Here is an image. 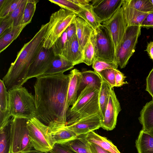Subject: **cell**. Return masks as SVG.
<instances>
[{"label":"cell","instance_id":"cell-1","mask_svg":"<svg viewBox=\"0 0 153 153\" xmlns=\"http://www.w3.org/2000/svg\"><path fill=\"white\" fill-rule=\"evenodd\" d=\"M70 74L42 75L34 85L35 117L48 126L50 132L66 126Z\"/></svg>","mask_w":153,"mask_h":153},{"label":"cell","instance_id":"cell-2","mask_svg":"<svg viewBox=\"0 0 153 153\" xmlns=\"http://www.w3.org/2000/svg\"><path fill=\"white\" fill-rule=\"evenodd\" d=\"M48 25L47 23L42 25L32 38L24 45L15 60L11 63L2 80L7 91L22 86L27 81V76L30 67L43 47Z\"/></svg>","mask_w":153,"mask_h":153},{"label":"cell","instance_id":"cell-3","mask_svg":"<svg viewBox=\"0 0 153 153\" xmlns=\"http://www.w3.org/2000/svg\"><path fill=\"white\" fill-rule=\"evenodd\" d=\"M100 89L95 86L89 85L81 92L74 104L68 110L66 126L91 115L100 114L98 101Z\"/></svg>","mask_w":153,"mask_h":153},{"label":"cell","instance_id":"cell-4","mask_svg":"<svg viewBox=\"0 0 153 153\" xmlns=\"http://www.w3.org/2000/svg\"><path fill=\"white\" fill-rule=\"evenodd\" d=\"M10 112L12 117L29 119L36 115L34 96L20 86L8 91Z\"/></svg>","mask_w":153,"mask_h":153},{"label":"cell","instance_id":"cell-5","mask_svg":"<svg viewBox=\"0 0 153 153\" xmlns=\"http://www.w3.org/2000/svg\"><path fill=\"white\" fill-rule=\"evenodd\" d=\"M76 16L75 14L61 8L53 13L48 22L43 47L47 49L51 48Z\"/></svg>","mask_w":153,"mask_h":153},{"label":"cell","instance_id":"cell-6","mask_svg":"<svg viewBox=\"0 0 153 153\" xmlns=\"http://www.w3.org/2000/svg\"><path fill=\"white\" fill-rule=\"evenodd\" d=\"M27 127L35 150L43 153L50 152L55 143L49 127L35 117L28 119Z\"/></svg>","mask_w":153,"mask_h":153},{"label":"cell","instance_id":"cell-7","mask_svg":"<svg viewBox=\"0 0 153 153\" xmlns=\"http://www.w3.org/2000/svg\"><path fill=\"white\" fill-rule=\"evenodd\" d=\"M90 39L94 48V59H102L117 63L110 34L105 27L102 25L96 31H93Z\"/></svg>","mask_w":153,"mask_h":153},{"label":"cell","instance_id":"cell-8","mask_svg":"<svg viewBox=\"0 0 153 153\" xmlns=\"http://www.w3.org/2000/svg\"><path fill=\"white\" fill-rule=\"evenodd\" d=\"M28 119L12 117L11 123V153H27L33 147L27 127Z\"/></svg>","mask_w":153,"mask_h":153},{"label":"cell","instance_id":"cell-9","mask_svg":"<svg viewBox=\"0 0 153 153\" xmlns=\"http://www.w3.org/2000/svg\"><path fill=\"white\" fill-rule=\"evenodd\" d=\"M102 23V25L109 33L116 57L118 52L123 42L127 28L121 7L111 18Z\"/></svg>","mask_w":153,"mask_h":153},{"label":"cell","instance_id":"cell-10","mask_svg":"<svg viewBox=\"0 0 153 153\" xmlns=\"http://www.w3.org/2000/svg\"><path fill=\"white\" fill-rule=\"evenodd\" d=\"M141 28L140 26L127 27L123 42L116 56L117 64L121 68L126 66L135 52L138 39L141 34Z\"/></svg>","mask_w":153,"mask_h":153},{"label":"cell","instance_id":"cell-11","mask_svg":"<svg viewBox=\"0 0 153 153\" xmlns=\"http://www.w3.org/2000/svg\"><path fill=\"white\" fill-rule=\"evenodd\" d=\"M54 56L52 48L47 49L42 47L30 67L27 81L43 75L50 66Z\"/></svg>","mask_w":153,"mask_h":153},{"label":"cell","instance_id":"cell-12","mask_svg":"<svg viewBox=\"0 0 153 153\" xmlns=\"http://www.w3.org/2000/svg\"><path fill=\"white\" fill-rule=\"evenodd\" d=\"M121 110L120 103L112 88L104 116L102 120L101 127L107 131L113 129L116 126L118 115Z\"/></svg>","mask_w":153,"mask_h":153},{"label":"cell","instance_id":"cell-13","mask_svg":"<svg viewBox=\"0 0 153 153\" xmlns=\"http://www.w3.org/2000/svg\"><path fill=\"white\" fill-rule=\"evenodd\" d=\"M123 0H92L93 10L102 23L111 18L122 5Z\"/></svg>","mask_w":153,"mask_h":153},{"label":"cell","instance_id":"cell-14","mask_svg":"<svg viewBox=\"0 0 153 153\" xmlns=\"http://www.w3.org/2000/svg\"><path fill=\"white\" fill-rule=\"evenodd\" d=\"M102 118L99 114H94L66 126L78 136L85 134L101 127Z\"/></svg>","mask_w":153,"mask_h":153},{"label":"cell","instance_id":"cell-15","mask_svg":"<svg viewBox=\"0 0 153 153\" xmlns=\"http://www.w3.org/2000/svg\"><path fill=\"white\" fill-rule=\"evenodd\" d=\"M61 56L71 62L74 66L82 63L83 51L79 44L76 35L68 40Z\"/></svg>","mask_w":153,"mask_h":153},{"label":"cell","instance_id":"cell-16","mask_svg":"<svg viewBox=\"0 0 153 153\" xmlns=\"http://www.w3.org/2000/svg\"><path fill=\"white\" fill-rule=\"evenodd\" d=\"M127 27L131 26H140L149 13L139 11L130 7L126 0H123L121 6Z\"/></svg>","mask_w":153,"mask_h":153},{"label":"cell","instance_id":"cell-17","mask_svg":"<svg viewBox=\"0 0 153 153\" xmlns=\"http://www.w3.org/2000/svg\"><path fill=\"white\" fill-rule=\"evenodd\" d=\"M74 22L76 29V36L79 44L83 50L90 40L94 30L91 26L81 18L76 16Z\"/></svg>","mask_w":153,"mask_h":153},{"label":"cell","instance_id":"cell-18","mask_svg":"<svg viewBox=\"0 0 153 153\" xmlns=\"http://www.w3.org/2000/svg\"><path fill=\"white\" fill-rule=\"evenodd\" d=\"M11 116L9 110L8 92L3 81L0 80V128L4 126Z\"/></svg>","mask_w":153,"mask_h":153},{"label":"cell","instance_id":"cell-19","mask_svg":"<svg viewBox=\"0 0 153 153\" xmlns=\"http://www.w3.org/2000/svg\"><path fill=\"white\" fill-rule=\"evenodd\" d=\"M70 79L68 89L67 102L68 106L73 105L78 97V92L82 78L81 72L74 69L70 72Z\"/></svg>","mask_w":153,"mask_h":153},{"label":"cell","instance_id":"cell-20","mask_svg":"<svg viewBox=\"0 0 153 153\" xmlns=\"http://www.w3.org/2000/svg\"><path fill=\"white\" fill-rule=\"evenodd\" d=\"M73 64L64 56H55L50 66L43 75H53L63 73L74 67Z\"/></svg>","mask_w":153,"mask_h":153},{"label":"cell","instance_id":"cell-21","mask_svg":"<svg viewBox=\"0 0 153 153\" xmlns=\"http://www.w3.org/2000/svg\"><path fill=\"white\" fill-rule=\"evenodd\" d=\"M27 24L12 27L0 35V53L4 50L19 36Z\"/></svg>","mask_w":153,"mask_h":153},{"label":"cell","instance_id":"cell-22","mask_svg":"<svg viewBox=\"0 0 153 153\" xmlns=\"http://www.w3.org/2000/svg\"><path fill=\"white\" fill-rule=\"evenodd\" d=\"M138 119L142 126V130L148 131L153 129V99L143 107Z\"/></svg>","mask_w":153,"mask_h":153},{"label":"cell","instance_id":"cell-23","mask_svg":"<svg viewBox=\"0 0 153 153\" xmlns=\"http://www.w3.org/2000/svg\"><path fill=\"white\" fill-rule=\"evenodd\" d=\"M85 137L88 142L95 143L111 153H121L111 141L93 131L85 134Z\"/></svg>","mask_w":153,"mask_h":153},{"label":"cell","instance_id":"cell-24","mask_svg":"<svg viewBox=\"0 0 153 153\" xmlns=\"http://www.w3.org/2000/svg\"><path fill=\"white\" fill-rule=\"evenodd\" d=\"M135 145L138 153H153V136L141 130Z\"/></svg>","mask_w":153,"mask_h":153},{"label":"cell","instance_id":"cell-25","mask_svg":"<svg viewBox=\"0 0 153 153\" xmlns=\"http://www.w3.org/2000/svg\"><path fill=\"white\" fill-rule=\"evenodd\" d=\"M76 15L87 22L94 32L96 31L102 25L100 19L94 11L91 4L84 7L82 10Z\"/></svg>","mask_w":153,"mask_h":153},{"label":"cell","instance_id":"cell-26","mask_svg":"<svg viewBox=\"0 0 153 153\" xmlns=\"http://www.w3.org/2000/svg\"><path fill=\"white\" fill-rule=\"evenodd\" d=\"M82 78L78 92V97L86 86L89 85L100 88L102 79L94 71H86L81 72Z\"/></svg>","mask_w":153,"mask_h":153},{"label":"cell","instance_id":"cell-27","mask_svg":"<svg viewBox=\"0 0 153 153\" xmlns=\"http://www.w3.org/2000/svg\"><path fill=\"white\" fill-rule=\"evenodd\" d=\"M11 119L0 128V153H11Z\"/></svg>","mask_w":153,"mask_h":153},{"label":"cell","instance_id":"cell-28","mask_svg":"<svg viewBox=\"0 0 153 153\" xmlns=\"http://www.w3.org/2000/svg\"><path fill=\"white\" fill-rule=\"evenodd\" d=\"M51 133L55 144L65 143L75 139L78 136L66 126Z\"/></svg>","mask_w":153,"mask_h":153},{"label":"cell","instance_id":"cell-29","mask_svg":"<svg viewBox=\"0 0 153 153\" xmlns=\"http://www.w3.org/2000/svg\"><path fill=\"white\" fill-rule=\"evenodd\" d=\"M112 88L110 85L102 80V83L100 89L98 101L99 106L100 115L103 118L106 107L108 103L110 92Z\"/></svg>","mask_w":153,"mask_h":153},{"label":"cell","instance_id":"cell-30","mask_svg":"<svg viewBox=\"0 0 153 153\" xmlns=\"http://www.w3.org/2000/svg\"><path fill=\"white\" fill-rule=\"evenodd\" d=\"M63 144L77 153H92L85 134L79 135L75 139Z\"/></svg>","mask_w":153,"mask_h":153},{"label":"cell","instance_id":"cell-31","mask_svg":"<svg viewBox=\"0 0 153 153\" xmlns=\"http://www.w3.org/2000/svg\"><path fill=\"white\" fill-rule=\"evenodd\" d=\"M27 1V0H23L15 10L5 17L12 23L13 27L17 26L22 24Z\"/></svg>","mask_w":153,"mask_h":153},{"label":"cell","instance_id":"cell-32","mask_svg":"<svg viewBox=\"0 0 153 153\" xmlns=\"http://www.w3.org/2000/svg\"><path fill=\"white\" fill-rule=\"evenodd\" d=\"M131 7L139 11L147 13L153 12V6L150 0H126Z\"/></svg>","mask_w":153,"mask_h":153},{"label":"cell","instance_id":"cell-33","mask_svg":"<svg viewBox=\"0 0 153 153\" xmlns=\"http://www.w3.org/2000/svg\"><path fill=\"white\" fill-rule=\"evenodd\" d=\"M23 0H4L0 7V19H2L11 13L19 6Z\"/></svg>","mask_w":153,"mask_h":153},{"label":"cell","instance_id":"cell-34","mask_svg":"<svg viewBox=\"0 0 153 153\" xmlns=\"http://www.w3.org/2000/svg\"><path fill=\"white\" fill-rule=\"evenodd\" d=\"M38 1V0H27L22 24H28L31 22Z\"/></svg>","mask_w":153,"mask_h":153},{"label":"cell","instance_id":"cell-35","mask_svg":"<svg viewBox=\"0 0 153 153\" xmlns=\"http://www.w3.org/2000/svg\"><path fill=\"white\" fill-rule=\"evenodd\" d=\"M49 1L59 6L61 8L67 10L76 14L81 12L83 8L74 3L71 0H49Z\"/></svg>","mask_w":153,"mask_h":153},{"label":"cell","instance_id":"cell-36","mask_svg":"<svg viewBox=\"0 0 153 153\" xmlns=\"http://www.w3.org/2000/svg\"><path fill=\"white\" fill-rule=\"evenodd\" d=\"M92 68L97 73L109 68L117 69V63L100 59H95L92 64Z\"/></svg>","mask_w":153,"mask_h":153},{"label":"cell","instance_id":"cell-37","mask_svg":"<svg viewBox=\"0 0 153 153\" xmlns=\"http://www.w3.org/2000/svg\"><path fill=\"white\" fill-rule=\"evenodd\" d=\"M83 56L82 63L88 66L92 65L94 59V49L91 39L83 50Z\"/></svg>","mask_w":153,"mask_h":153},{"label":"cell","instance_id":"cell-38","mask_svg":"<svg viewBox=\"0 0 153 153\" xmlns=\"http://www.w3.org/2000/svg\"><path fill=\"white\" fill-rule=\"evenodd\" d=\"M67 41L68 38L65 30L57 40L52 48L55 56L62 55Z\"/></svg>","mask_w":153,"mask_h":153},{"label":"cell","instance_id":"cell-39","mask_svg":"<svg viewBox=\"0 0 153 153\" xmlns=\"http://www.w3.org/2000/svg\"><path fill=\"white\" fill-rule=\"evenodd\" d=\"M115 69L114 68L107 69L97 73L102 80L105 81L112 88L115 87Z\"/></svg>","mask_w":153,"mask_h":153},{"label":"cell","instance_id":"cell-40","mask_svg":"<svg viewBox=\"0 0 153 153\" xmlns=\"http://www.w3.org/2000/svg\"><path fill=\"white\" fill-rule=\"evenodd\" d=\"M50 153H77L64 144H55Z\"/></svg>","mask_w":153,"mask_h":153},{"label":"cell","instance_id":"cell-41","mask_svg":"<svg viewBox=\"0 0 153 153\" xmlns=\"http://www.w3.org/2000/svg\"><path fill=\"white\" fill-rule=\"evenodd\" d=\"M126 76L124 74L117 69H115V87H120L123 85L128 84L127 82L125 81Z\"/></svg>","mask_w":153,"mask_h":153},{"label":"cell","instance_id":"cell-42","mask_svg":"<svg viewBox=\"0 0 153 153\" xmlns=\"http://www.w3.org/2000/svg\"><path fill=\"white\" fill-rule=\"evenodd\" d=\"M146 90L152 96L153 99V68L146 78Z\"/></svg>","mask_w":153,"mask_h":153},{"label":"cell","instance_id":"cell-43","mask_svg":"<svg viewBox=\"0 0 153 153\" xmlns=\"http://www.w3.org/2000/svg\"><path fill=\"white\" fill-rule=\"evenodd\" d=\"M140 26L147 29L153 28V12L148 14L143 21Z\"/></svg>","mask_w":153,"mask_h":153},{"label":"cell","instance_id":"cell-44","mask_svg":"<svg viewBox=\"0 0 153 153\" xmlns=\"http://www.w3.org/2000/svg\"><path fill=\"white\" fill-rule=\"evenodd\" d=\"M12 27H13L12 24L6 18L0 19V35Z\"/></svg>","mask_w":153,"mask_h":153},{"label":"cell","instance_id":"cell-45","mask_svg":"<svg viewBox=\"0 0 153 153\" xmlns=\"http://www.w3.org/2000/svg\"><path fill=\"white\" fill-rule=\"evenodd\" d=\"M66 30L68 40L72 39L76 35V27L74 22L68 27Z\"/></svg>","mask_w":153,"mask_h":153},{"label":"cell","instance_id":"cell-46","mask_svg":"<svg viewBox=\"0 0 153 153\" xmlns=\"http://www.w3.org/2000/svg\"><path fill=\"white\" fill-rule=\"evenodd\" d=\"M88 143L92 153H111L95 143L89 142Z\"/></svg>","mask_w":153,"mask_h":153},{"label":"cell","instance_id":"cell-47","mask_svg":"<svg viewBox=\"0 0 153 153\" xmlns=\"http://www.w3.org/2000/svg\"><path fill=\"white\" fill-rule=\"evenodd\" d=\"M151 58L153 61V41L148 43L145 50Z\"/></svg>","mask_w":153,"mask_h":153},{"label":"cell","instance_id":"cell-48","mask_svg":"<svg viewBox=\"0 0 153 153\" xmlns=\"http://www.w3.org/2000/svg\"><path fill=\"white\" fill-rule=\"evenodd\" d=\"M72 1L79 6L83 8L90 4L91 0H71Z\"/></svg>","mask_w":153,"mask_h":153},{"label":"cell","instance_id":"cell-49","mask_svg":"<svg viewBox=\"0 0 153 153\" xmlns=\"http://www.w3.org/2000/svg\"><path fill=\"white\" fill-rule=\"evenodd\" d=\"M27 153H43L41 152L35 150H32L30 152Z\"/></svg>","mask_w":153,"mask_h":153},{"label":"cell","instance_id":"cell-50","mask_svg":"<svg viewBox=\"0 0 153 153\" xmlns=\"http://www.w3.org/2000/svg\"><path fill=\"white\" fill-rule=\"evenodd\" d=\"M153 136V129L148 131H147Z\"/></svg>","mask_w":153,"mask_h":153},{"label":"cell","instance_id":"cell-51","mask_svg":"<svg viewBox=\"0 0 153 153\" xmlns=\"http://www.w3.org/2000/svg\"><path fill=\"white\" fill-rule=\"evenodd\" d=\"M150 1L153 6V0H150Z\"/></svg>","mask_w":153,"mask_h":153}]
</instances>
